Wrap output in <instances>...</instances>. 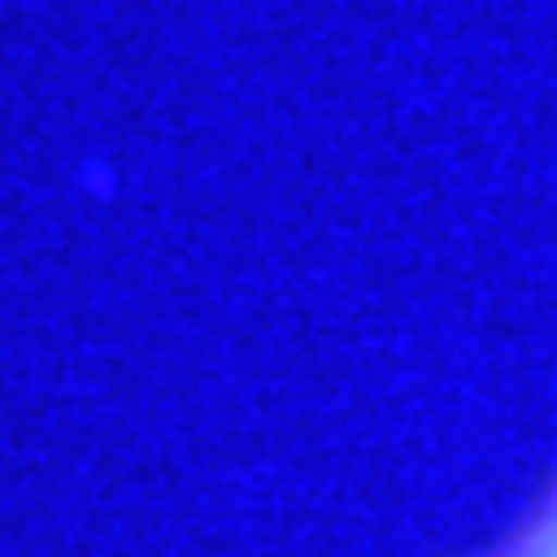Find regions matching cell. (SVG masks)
<instances>
[{"mask_svg":"<svg viewBox=\"0 0 557 557\" xmlns=\"http://www.w3.org/2000/svg\"><path fill=\"white\" fill-rule=\"evenodd\" d=\"M512 557H557V500L541 512V523L518 541V552H512Z\"/></svg>","mask_w":557,"mask_h":557,"instance_id":"6da1fadb","label":"cell"}]
</instances>
